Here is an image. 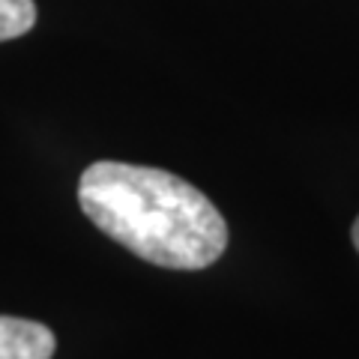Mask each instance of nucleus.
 Here are the masks:
<instances>
[{"mask_svg":"<svg viewBox=\"0 0 359 359\" xmlns=\"http://www.w3.org/2000/svg\"><path fill=\"white\" fill-rule=\"evenodd\" d=\"M78 204L102 233L165 269H204L228 245L216 204L159 168L93 162L78 180Z\"/></svg>","mask_w":359,"mask_h":359,"instance_id":"f257e3e1","label":"nucleus"},{"mask_svg":"<svg viewBox=\"0 0 359 359\" xmlns=\"http://www.w3.org/2000/svg\"><path fill=\"white\" fill-rule=\"evenodd\" d=\"M54 332L36 320L0 314V359H51Z\"/></svg>","mask_w":359,"mask_h":359,"instance_id":"f03ea898","label":"nucleus"},{"mask_svg":"<svg viewBox=\"0 0 359 359\" xmlns=\"http://www.w3.org/2000/svg\"><path fill=\"white\" fill-rule=\"evenodd\" d=\"M36 25L33 0H0V42L18 39Z\"/></svg>","mask_w":359,"mask_h":359,"instance_id":"7ed1b4c3","label":"nucleus"},{"mask_svg":"<svg viewBox=\"0 0 359 359\" xmlns=\"http://www.w3.org/2000/svg\"><path fill=\"white\" fill-rule=\"evenodd\" d=\"M353 245H356V252H359V216H356V222H353Z\"/></svg>","mask_w":359,"mask_h":359,"instance_id":"20e7f679","label":"nucleus"}]
</instances>
